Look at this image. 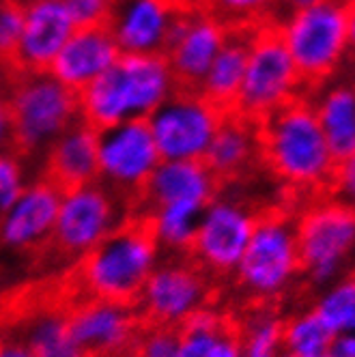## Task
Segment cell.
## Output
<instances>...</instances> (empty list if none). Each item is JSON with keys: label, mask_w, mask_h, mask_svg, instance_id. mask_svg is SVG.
Masks as SVG:
<instances>
[{"label": "cell", "mask_w": 355, "mask_h": 357, "mask_svg": "<svg viewBox=\"0 0 355 357\" xmlns=\"http://www.w3.org/2000/svg\"><path fill=\"white\" fill-rule=\"evenodd\" d=\"M160 261L153 224L144 213H132L121 226L61 273L69 303L104 299L136 305L142 287Z\"/></svg>", "instance_id": "1"}, {"label": "cell", "mask_w": 355, "mask_h": 357, "mask_svg": "<svg viewBox=\"0 0 355 357\" xmlns=\"http://www.w3.org/2000/svg\"><path fill=\"white\" fill-rule=\"evenodd\" d=\"M261 164L299 196L327 194L336 160L327 146L306 95L293 99L261 123Z\"/></svg>", "instance_id": "2"}, {"label": "cell", "mask_w": 355, "mask_h": 357, "mask_svg": "<svg viewBox=\"0 0 355 357\" xmlns=\"http://www.w3.org/2000/svg\"><path fill=\"white\" fill-rule=\"evenodd\" d=\"M176 89L164 54H121L106 73L78 93L80 119L95 130L146 121Z\"/></svg>", "instance_id": "3"}, {"label": "cell", "mask_w": 355, "mask_h": 357, "mask_svg": "<svg viewBox=\"0 0 355 357\" xmlns=\"http://www.w3.org/2000/svg\"><path fill=\"white\" fill-rule=\"evenodd\" d=\"M132 213V202L99 181L63 192L52 237L33 261V267L43 271L69 269Z\"/></svg>", "instance_id": "4"}, {"label": "cell", "mask_w": 355, "mask_h": 357, "mask_svg": "<svg viewBox=\"0 0 355 357\" xmlns=\"http://www.w3.org/2000/svg\"><path fill=\"white\" fill-rule=\"evenodd\" d=\"M301 275L295 215L287 209L259 211L255 231L233 273L239 293L252 303H271Z\"/></svg>", "instance_id": "5"}, {"label": "cell", "mask_w": 355, "mask_h": 357, "mask_svg": "<svg viewBox=\"0 0 355 357\" xmlns=\"http://www.w3.org/2000/svg\"><path fill=\"white\" fill-rule=\"evenodd\" d=\"M9 108L13 149L35 166L67 127L80 121L78 93L61 84L50 71L11 73Z\"/></svg>", "instance_id": "6"}, {"label": "cell", "mask_w": 355, "mask_h": 357, "mask_svg": "<svg viewBox=\"0 0 355 357\" xmlns=\"http://www.w3.org/2000/svg\"><path fill=\"white\" fill-rule=\"evenodd\" d=\"M275 26L308 93L332 78L351 52L345 0H321L285 13Z\"/></svg>", "instance_id": "7"}, {"label": "cell", "mask_w": 355, "mask_h": 357, "mask_svg": "<svg viewBox=\"0 0 355 357\" xmlns=\"http://www.w3.org/2000/svg\"><path fill=\"white\" fill-rule=\"evenodd\" d=\"M306 93V84L278 33L275 22L252 31L243 82L233 112L261 123Z\"/></svg>", "instance_id": "8"}, {"label": "cell", "mask_w": 355, "mask_h": 357, "mask_svg": "<svg viewBox=\"0 0 355 357\" xmlns=\"http://www.w3.org/2000/svg\"><path fill=\"white\" fill-rule=\"evenodd\" d=\"M301 273L315 284H329L355 252V209L332 194L310 196L295 215Z\"/></svg>", "instance_id": "9"}, {"label": "cell", "mask_w": 355, "mask_h": 357, "mask_svg": "<svg viewBox=\"0 0 355 357\" xmlns=\"http://www.w3.org/2000/svg\"><path fill=\"white\" fill-rule=\"evenodd\" d=\"M216 284L188 254H160L134 308L146 327H179L213 303Z\"/></svg>", "instance_id": "10"}, {"label": "cell", "mask_w": 355, "mask_h": 357, "mask_svg": "<svg viewBox=\"0 0 355 357\" xmlns=\"http://www.w3.org/2000/svg\"><path fill=\"white\" fill-rule=\"evenodd\" d=\"M257 218L259 211L248 200L220 190L200 213L188 257L216 282L233 278L255 231Z\"/></svg>", "instance_id": "11"}, {"label": "cell", "mask_w": 355, "mask_h": 357, "mask_svg": "<svg viewBox=\"0 0 355 357\" xmlns=\"http://www.w3.org/2000/svg\"><path fill=\"white\" fill-rule=\"evenodd\" d=\"M224 114L196 89H176L146 125L162 160H202Z\"/></svg>", "instance_id": "12"}, {"label": "cell", "mask_w": 355, "mask_h": 357, "mask_svg": "<svg viewBox=\"0 0 355 357\" xmlns=\"http://www.w3.org/2000/svg\"><path fill=\"white\" fill-rule=\"evenodd\" d=\"M97 181L136 205L162 158L146 121H128L99 130Z\"/></svg>", "instance_id": "13"}, {"label": "cell", "mask_w": 355, "mask_h": 357, "mask_svg": "<svg viewBox=\"0 0 355 357\" xmlns=\"http://www.w3.org/2000/svg\"><path fill=\"white\" fill-rule=\"evenodd\" d=\"M67 327L82 357H132L144 323L134 305L78 299L67 308Z\"/></svg>", "instance_id": "14"}, {"label": "cell", "mask_w": 355, "mask_h": 357, "mask_svg": "<svg viewBox=\"0 0 355 357\" xmlns=\"http://www.w3.org/2000/svg\"><path fill=\"white\" fill-rule=\"evenodd\" d=\"M63 192L45 178L35 174L20 198L0 215V248L33 261L52 237Z\"/></svg>", "instance_id": "15"}, {"label": "cell", "mask_w": 355, "mask_h": 357, "mask_svg": "<svg viewBox=\"0 0 355 357\" xmlns=\"http://www.w3.org/2000/svg\"><path fill=\"white\" fill-rule=\"evenodd\" d=\"M228 31L207 9H181L170 31L164 59L179 89H196L222 50Z\"/></svg>", "instance_id": "16"}, {"label": "cell", "mask_w": 355, "mask_h": 357, "mask_svg": "<svg viewBox=\"0 0 355 357\" xmlns=\"http://www.w3.org/2000/svg\"><path fill=\"white\" fill-rule=\"evenodd\" d=\"M75 29L78 26L61 0H24V29L7 67L13 73L50 71Z\"/></svg>", "instance_id": "17"}, {"label": "cell", "mask_w": 355, "mask_h": 357, "mask_svg": "<svg viewBox=\"0 0 355 357\" xmlns=\"http://www.w3.org/2000/svg\"><path fill=\"white\" fill-rule=\"evenodd\" d=\"M179 13L170 0H114L106 26L121 54H164Z\"/></svg>", "instance_id": "18"}, {"label": "cell", "mask_w": 355, "mask_h": 357, "mask_svg": "<svg viewBox=\"0 0 355 357\" xmlns=\"http://www.w3.org/2000/svg\"><path fill=\"white\" fill-rule=\"evenodd\" d=\"M222 183L202 160H162L138 196L134 213H144L172 202L207 207Z\"/></svg>", "instance_id": "19"}, {"label": "cell", "mask_w": 355, "mask_h": 357, "mask_svg": "<svg viewBox=\"0 0 355 357\" xmlns=\"http://www.w3.org/2000/svg\"><path fill=\"white\" fill-rule=\"evenodd\" d=\"M99 130L86 121H75L47 146L37 164V172L50 178L61 192L97 181Z\"/></svg>", "instance_id": "20"}, {"label": "cell", "mask_w": 355, "mask_h": 357, "mask_svg": "<svg viewBox=\"0 0 355 357\" xmlns=\"http://www.w3.org/2000/svg\"><path fill=\"white\" fill-rule=\"evenodd\" d=\"M121 56V50L108 26L75 29L56 54L50 73L69 91L80 93L101 73H106Z\"/></svg>", "instance_id": "21"}, {"label": "cell", "mask_w": 355, "mask_h": 357, "mask_svg": "<svg viewBox=\"0 0 355 357\" xmlns=\"http://www.w3.org/2000/svg\"><path fill=\"white\" fill-rule=\"evenodd\" d=\"M202 162L222 183H235L261 164V125L237 112H226Z\"/></svg>", "instance_id": "22"}, {"label": "cell", "mask_w": 355, "mask_h": 357, "mask_svg": "<svg viewBox=\"0 0 355 357\" xmlns=\"http://www.w3.org/2000/svg\"><path fill=\"white\" fill-rule=\"evenodd\" d=\"M321 132L336 162L355 155V86L325 82L308 93Z\"/></svg>", "instance_id": "23"}, {"label": "cell", "mask_w": 355, "mask_h": 357, "mask_svg": "<svg viewBox=\"0 0 355 357\" xmlns=\"http://www.w3.org/2000/svg\"><path fill=\"white\" fill-rule=\"evenodd\" d=\"M252 31H231L196 91L224 112H233L243 82Z\"/></svg>", "instance_id": "24"}, {"label": "cell", "mask_w": 355, "mask_h": 357, "mask_svg": "<svg viewBox=\"0 0 355 357\" xmlns=\"http://www.w3.org/2000/svg\"><path fill=\"white\" fill-rule=\"evenodd\" d=\"M282 321L269 303H255L241 319H237L239 344L243 357H282Z\"/></svg>", "instance_id": "25"}, {"label": "cell", "mask_w": 355, "mask_h": 357, "mask_svg": "<svg viewBox=\"0 0 355 357\" xmlns=\"http://www.w3.org/2000/svg\"><path fill=\"white\" fill-rule=\"evenodd\" d=\"M334 334L315 310H301L282 321L285 355L291 357H329Z\"/></svg>", "instance_id": "26"}, {"label": "cell", "mask_w": 355, "mask_h": 357, "mask_svg": "<svg viewBox=\"0 0 355 357\" xmlns=\"http://www.w3.org/2000/svg\"><path fill=\"white\" fill-rule=\"evenodd\" d=\"M334 336L355 334V273L325 284L312 308Z\"/></svg>", "instance_id": "27"}, {"label": "cell", "mask_w": 355, "mask_h": 357, "mask_svg": "<svg viewBox=\"0 0 355 357\" xmlns=\"http://www.w3.org/2000/svg\"><path fill=\"white\" fill-rule=\"evenodd\" d=\"M200 7L228 31H255L280 15V0H202Z\"/></svg>", "instance_id": "28"}, {"label": "cell", "mask_w": 355, "mask_h": 357, "mask_svg": "<svg viewBox=\"0 0 355 357\" xmlns=\"http://www.w3.org/2000/svg\"><path fill=\"white\" fill-rule=\"evenodd\" d=\"M33 162L27 160L15 149L0 153V215H3L13 202L20 198L24 188L37 172L33 170Z\"/></svg>", "instance_id": "29"}, {"label": "cell", "mask_w": 355, "mask_h": 357, "mask_svg": "<svg viewBox=\"0 0 355 357\" xmlns=\"http://www.w3.org/2000/svg\"><path fill=\"white\" fill-rule=\"evenodd\" d=\"M24 29V0H0V65H9Z\"/></svg>", "instance_id": "30"}, {"label": "cell", "mask_w": 355, "mask_h": 357, "mask_svg": "<svg viewBox=\"0 0 355 357\" xmlns=\"http://www.w3.org/2000/svg\"><path fill=\"white\" fill-rule=\"evenodd\" d=\"M176 347H179V327L144 325L132 357H174Z\"/></svg>", "instance_id": "31"}, {"label": "cell", "mask_w": 355, "mask_h": 357, "mask_svg": "<svg viewBox=\"0 0 355 357\" xmlns=\"http://www.w3.org/2000/svg\"><path fill=\"white\" fill-rule=\"evenodd\" d=\"M65 5L75 22L78 29H91V26H106L114 0H65Z\"/></svg>", "instance_id": "32"}, {"label": "cell", "mask_w": 355, "mask_h": 357, "mask_svg": "<svg viewBox=\"0 0 355 357\" xmlns=\"http://www.w3.org/2000/svg\"><path fill=\"white\" fill-rule=\"evenodd\" d=\"M327 194H332L334 198L355 209V155L336 162Z\"/></svg>", "instance_id": "33"}, {"label": "cell", "mask_w": 355, "mask_h": 357, "mask_svg": "<svg viewBox=\"0 0 355 357\" xmlns=\"http://www.w3.org/2000/svg\"><path fill=\"white\" fill-rule=\"evenodd\" d=\"M11 69L0 65V153L13 149V125H11V108H9V80Z\"/></svg>", "instance_id": "34"}, {"label": "cell", "mask_w": 355, "mask_h": 357, "mask_svg": "<svg viewBox=\"0 0 355 357\" xmlns=\"http://www.w3.org/2000/svg\"><path fill=\"white\" fill-rule=\"evenodd\" d=\"M207 357H243L241 355V344H239V331H237V319L233 317L216 340L209 347Z\"/></svg>", "instance_id": "35"}, {"label": "cell", "mask_w": 355, "mask_h": 357, "mask_svg": "<svg viewBox=\"0 0 355 357\" xmlns=\"http://www.w3.org/2000/svg\"><path fill=\"white\" fill-rule=\"evenodd\" d=\"M0 357H37L27 342L11 334H0Z\"/></svg>", "instance_id": "36"}, {"label": "cell", "mask_w": 355, "mask_h": 357, "mask_svg": "<svg viewBox=\"0 0 355 357\" xmlns=\"http://www.w3.org/2000/svg\"><path fill=\"white\" fill-rule=\"evenodd\" d=\"M329 357H355V334L336 336Z\"/></svg>", "instance_id": "37"}, {"label": "cell", "mask_w": 355, "mask_h": 357, "mask_svg": "<svg viewBox=\"0 0 355 357\" xmlns=\"http://www.w3.org/2000/svg\"><path fill=\"white\" fill-rule=\"evenodd\" d=\"M345 7H347L349 45H351V52H355V0H345Z\"/></svg>", "instance_id": "38"}, {"label": "cell", "mask_w": 355, "mask_h": 357, "mask_svg": "<svg viewBox=\"0 0 355 357\" xmlns=\"http://www.w3.org/2000/svg\"><path fill=\"white\" fill-rule=\"evenodd\" d=\"M317 3H321V0H280V15L297 11V9H306V7L317 5ZM280 15H278V17H280Z\"/></svg>", "instance_id": "39"}, {"label": "cell", "mask_w": 355, "mask_h": 357, "mask_svg": "<svg viewBox=\"0 0 355 357\" xmlns=\"http://www.w3.org/2000/svg\"><path fill=\"white\" fill-rule=\"evenodd\" d=\"M172 5H176L179 9H194V7H200L202 0H170Z\"/></svg>", "instance_id": "40"}, {"label": "cell", "mask_w": 355, "mask_h": 357, "mask_svg": "<svg viewBox=\"0 0 355 357\" xmlns=\"http://www.w3.org/2000/svg\"><path fill=\"white\" fill-rule=\"evenodd\" d=\"M351 84L355 86V63H353V71H351Z\"/></svg>", "instance_id": "41"}, {"label": "cell", "mask_w": 355, "mask_h": 357, "mask_svg": "<svg viewBox=\"0 0 355 357\" xmlns=\"http://www.w3.org/2000/svg\"><path fill=\"white\" fill-rule=\"evenodd\" d=\"M282 357H291V355H282Z\"/></svg>", "instance_id": "42"}, {"label": "cell", "mask_w": 355, "mask_h": 357, "mask_svg": "<svg viewBox=\"0 0 355 357\" xmlns=\"http://www.w3.org/2000/svg\"><path fill=\"white\" fill-rule=\"evenodd\" d=\"M61 3H65V0H61Z\"/></svg>", "instance_id": "43"}]
</instances>
